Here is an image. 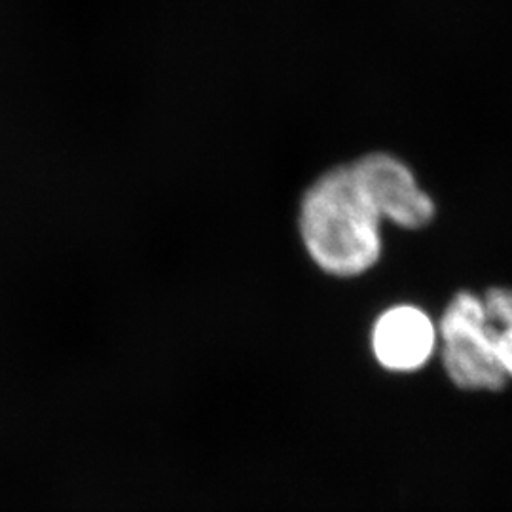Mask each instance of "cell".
Instances as JSON below:
<instances>
[{
	"label": "cell",
	"mask_w": 512,
	"mask_h": 512,
	"mask_svg": "<svg viewBox=\"0 0 512 512\" xmlns=\"http://www.w3.org/2000/svg\"><path fill=\"white\" fill-rule=\"evenodd\" d=\"M366 202L378 217L404 230L427 228L437 217V203L421 188L410 165L393 154L370 152L349 164Z\"/></svg>",
	"instance_id": "3957f363"
},
{
	"label": "cell",
	"mask_w": 512,
	"mask_h": 512,
	"mask_svg": "<svg viewBox=\"0 0 512 512\" xmlns=\"http://www.w3.org/2000/svg\"><path fill=\"white\" fill-rule=\"evenodd\" d=\"M490 330L494 336L495 353H497L499 365L503 368V374L507 376L509 384H512V315L501 325L490 327Z\"/></svg>",
	"instance_id": "5b68a950"
},
{
	"label": "cell",
	"mask_w": 512,
	"mask_h": 512,
	"mask_svg": "<svg viewBox=\"0 0 512 512\" xmlns=\"http://www.w3.org/2000/svg\"><path fill=\"white\" fill-rule=\"evenodd\" d=\"M372 353L378 365L395 374H412L425 368L439 351L437 323L414 304L393 306L372 327Z\"/></svg>",
	"instance_id": "277c9868"
},
{
	"label": "cell",
	"mask_w": 512,
	"mask_h": 512,
	"mask_svg": "<svg viewBox=\"0 0 512 512\" xmlns=\"http://www.w3.org/2000/svg\"><path fill=\"white\" fill-rule=\"evenodd\" d=\"M298 230L311 262L332 277L366 274L384 253L382 219L349 164L332 167L304 192Z\"/></svg>",
	"instance_id": "6da1fadb"
},
{
	"label": "cell",
	"mask_w": 512,
	"mask_h": 512,
	"mask_svg": "<svg viewBox=\"0 0 512 512\" xmlns=\"http://www.w3.org/2000/svg\"><path fill=\"white\" fill-rule=\"evenodd\" d=\"M439 357L448 382L465 393H501L509 387L495 353L482 296L454 294L439 321Z\"/></svg>",
	"instance_id": "7a4b0ae2"
}]
</instances>
